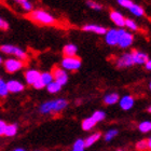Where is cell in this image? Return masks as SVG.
I'll return each instance as SVG.
<instances>
[{
    "label": "cell",
    "mask_w": 151,
    "mask_h": 151,
    "mask_svg": "<svg viewBox=\"0 0 151 151\" xmlns=\"http://www.w3.org/2000/svg\"><path fill=\"white\" fill-rule=\"evenodd\" d=\"M13 151H26L25 149H23V148H16V149H14Z\"/></svg>",
    "instance_id": "obj_38"
},
{
    "label": "cell",
    "mask_w": 151,
    "mask_h": 151,
    "mask_svg": "<svg viewBox=\"0 0 151 151\" xmlns=\"http://www.w3.org/2000/svg\"><path fill=\"white\" fill-rule=\"evenodd\" d=\"M68 106V101L64 98L55 99V101H45L40 106V112L43 114H49V113H58Z\"/></svg>",
    "instance_id": "obj_1"
},
{
    "label": "cell",
    "mask_w": 151,
    "mask_h": 151,
    "mask_svg": "<svg viewBox=\"0 0 151 151\" xmlns=\"http://www.w3.org/2000/svg\"><path fill=\"white\" fill-rule=\"evenodd\" d=\"M86 4H88L91 9H94V10H101V6L99 4V3L97 2H94V1H91V0H88V2H86Z\"/></svg>",
    "instance_id": "obj_32"
},
{
    "label": "cell",
    "mask_w": 151,
    "mask_h": 151,
    "mask_svg": "<svg viewBox=\"0 0 151 151\" xmlns=\"http://www.w3.org/2000/svg\"><path fill=\"white\" fill-rule=\"evenodd\" d=\"M118 151H124V150H122V149H119V150H118Z\"/></svg>",
    "instance_id": "obj_41"
},
{
    "label": "cell",
    "mask_w": 151,
    "mask_h": 151,
    "mask_svg": "<svg viewBox=\"0 0 151 151\" xmlns=\"http://www.w3.org/2000/svg\"><path fill=\"white\" fill-rule=\"evenodd\" d=\"M151 147V139H144L136 144V149L138 151H148Z\"/></svg>",
    "instance_id": "obj_18"
},
{
    "label": "cell",
    "mask_w": 151,
    "mask_h": 151,
    "mask_svg": "<svg viewBox=\"0 0 151 151\" xmlns=\"http://www.w3.org/2000/svg\"><path fill=\"white\" fill-rule=\"evenodd\" d=\"M2 63V58H1V56H0V64Z\"/></svg>",
    "instance_id": "obj_40"
},
{
    "label": "cell",
    "mask_w": 151,
    "mask_h": 151,
    "mask_svg": "<svg viewBox=\"0 0 151 151\" xmlns=\"http://www.w3.org/2000/svg\"><path fill=\"white\" fill-rule=\"evenodd\" d=\"M77 51H78V47H76L75 44L70 43V44H66L63 49V53L65 55V57H73L76 56L77 54Z\"/></svg>",
    "instance_id": "obj_16"
},
{
    "label": "cell",
    "mask_w": 151,
    "mask_h": 151,
    "mask_svg": "<svg viewBox=\"0 0 151 151\" xmlns=\"http://www.w3.org/2000/svg\"><path fill=\"white\" fill-rule=\"evenodd\" d=\"M15 1H16V2H17V3H21V4H22V3L24 2L25 0H15Z\"/></svg>",
    "instance_id": "obj_39"
},
{
    "label": "cell",
    "mask_w": 151,
    "mask_h": 151,
    "mask_svg": "<svg viewBox=\"0 0 151 151\" xmlns=\"http://www.w3.org/2000/svg\"><path fill=\"white\" fill-rule=\"evenodd\" d=\"M120 99L119 95L116 94V93H110V94L106 95L104 97V103L106 105H113L118 103Z\"/></svg>",
    "instance_id": "obj_21"
},
{
    "label": "cell",
    "mask_w": 151,
    "mask_h": 151,
    "mask_svg": "<svg viewBox=\"0 0 151 151\" xmlns=\"http://www.w3.org/2000/svg\"><path fill=\"white\" fill-rule=\"evenodd\" d=\"M138 129L142 133H148L151 129V122L150 121H144L138 125Z\"/></svg>",
    "instance_id": "obj_27"
},
{
    "label": "cell",
    "mask_w": 151,
    "mask_h": 151,
    "mask_svg": "<svg viewBox=\"0 0 151 151\" xmlns=\"http://www.w3.org/2000/svg\"><path fill=\"white\" fill-rule=\"evenodd\" d=\"M40 75L41 73L38 71V70L35 69H30V70H27L25 73V79H26V82L28 83V84H34L37 80H39L40 78Z\"/></svg>",
    "instance_id": "obj_13"
},
{
    "label": "cell",
    "mask_w": 151,
    "mask_h": 151,
    "mask_svg": "<svg viewBox=\"0 0 151 151\" xmlns=\"http://www.w3.org/2000/svg\"><path fill=\"white\" fill-rule=\"evenodd\" d=\"M0 51L6 54H12L14 56L19 57V60H27L28 55L26 54L25 51H23L22 49L15 47V45H11V44H3L0 47Z\"/></svg>",
    "instance_id": "obj_3"
},
{
    "label": "cell",
    "mask_w": 151,
    "mask_h": 151,
    "mask_svg": "<svg viewBox=\"0 0 151 151\" xmlns=\"http://www.w3.org/2000/svg\"><path fill=\"white\" fill-rule=\"evenodd\" d=\"M118 3L120 6H123V8H126V9H129L131 6H133V1L132 0H118Z\"/></svg>",
    "instance_id": "obj_31"
},
{
    "label": "cell",
    "mask_w": 151,
    "mask_h": 151,
    "mask_svg": "<svg viewBox=\"0 0 151 151\" xmlns=\"http://www.w3.org/2000/svg\"><path fill=\"white\" fill-rule=\"evenodd\" d=\"M134 106V97L131 95H125L120 99V107L123 110H129Z\"/></svg>",
    "instance_id": "obj_12"
},
{
    "label": "cell",
    "mask_w": 151,
    "mask_h": 151,
    "mask_svg": "<svg viewBox=\"0 0 151 151\" xmlns=\"http://www.w3.org/2000/svg\"><path fill=\"white\" fill-rule=\"evenodd\" d=\"M118 135V131L116 129H110V131H108L104 136V139L106 142H110L111 139L114 138L116 136Z\"/></svg>",
    "instance_id": "obj_30"
},
{
    "label": "cell",
    "mask_w": 151,
    "mask_h": 151,
    "mask_svg": "<svg viewBox=\"0 0 151 151\" xmlns=\"http://www.w3.org/2000/svg\"><path fill=\"white\" fill-rule=\"evenodd\" d=\"M6 123L2 120H0V136H3L4 134V129H6Z\"/></svg>",
    "instance_id": "obj_36"
},
{
    "label": "cell",
    "mask_w": 151,
    "mask_h": 151,
    "mask_svg": "<svg viewBox=\"0 0 151 151\" xmlns=\"http://www.w3.org/2000/svg\"><path fill=\"white\" fill-rule=\"evenodd\" d=\"M132 55V58H133V63L134 64H138V65H142V64H145L147 60H149L148 58V55L146 53H142V52H139L137 50H134L131 53Z\"/></svg>",
    "instance_id": "obj_9"
},
{
    "label": "cell",
    "mask_w": 151,
    "mask_h": 151,
    "mask_svg": "<svg viewBox=\"0 0 151 151\" xmlns=\"http://www.w3.org/2000/svg\"><path fill=\"white\" fill-rule=\"evenodd\" d=\"M6 88H8V92L19 93V92H22L25 86H24L23 83H21L17 80H11V81L6 82Z\"/></svg>",
    "instance_id": "obj_11"
},
{
    "label": "cell",
    "mask_w": 151,
    "mask_h": 151,
    "mask_svg": "<svg viewBox=\"0 0 151 151\" xmlns=\"http://www.w3.org/2000/svg\"><path fill=\"white\" fill-rule=\"evenodd\" d=\"M62 66L67 70H78L81 67V60L77 56L73 57H64L62 60Z\"/></svg>",
    "instance_id": "obj_5"
},
{
    "label": "cell",
    "mask_w": 151,
    "mask_h": 151,
    "mask_svg": "<svg viewBox=\"0 0 151 151\" xmlns=\"http://www.w3.org/2000/svg\"><path fill=\"white\" fill-rule=\"evenodd\" d=\"M119 38H118V45L122 49H126L132 45L133 41H134V37L132 34H129V32H126L124 29H119Z\"/></svg>",
    "instance_id": "obj_4"
},
{
    "label": "cell",
    "mask_w": 151,
    "mask_h": 151,
    "mask_svg": "<svg viewBox=\"0 0 151 151\" xmlns=\"http://www.w3.org/2000/svg\"><path fill=\"white\" fill-rule=\"evenodd\" d=\"M47 92H49V93H51V94H54V93H57V92L60 91L62 85H60L58 83H56L55 81H52L50 84L47 85Z\"/></svg>",
    "instance_id": "obj_22"
},
{
    "label": "cell",
    "mask_w": 151,
    "mask_h": 151,
    "mask_svg": "<svg viewBox=\"0 0 151 151\" xmlns=\"http://www.w3.org/2000/svg\"><path fill=\"white\" fill-rule=\"evenodd\" d=\"M129 10L136 16H142L145 14V11H144V9H142V6H138V4H135V3H133V6L129 8Z\"/></svg>",
    "instance_id": "obj_23"
},
{
    "label": "cell",
    "mask_w": 151,
    "mask_h": 151,
    "mask_svg": "<svg viewBox=\"0 0 151 151\" xmlns=\"http://www.w3.org/2000/svg\"><path fill=\"white\" fill-rule=\"evenodd\" d=\"M29 19H32L34 22L40 23L43 25H52L56 22L54 16H52L50 13L45 12L43 10H35L29 14Z\"/></svg>",
    "instance_id": "obj_2"
},
{
    "label": "cell",
    "mask_w": 151,
    "mask_h": 151,
    "mask_svg": "<svg viewBox=\"0 0 151 151\" xmlns=\"http://www.w3.org/2000/svg\"><path fill=\"white\" fill-rule=\"evenodd\" d=\"M92 118L94 119V121L96 123L101 122V121H103V120L106 118V113H105L104 111H101V110H97V111H95V112L93 113Z\"/></svg>",
    "instance_id": "obj_26"
},
{
    "label": "cell",
    "mask_w": 151,
    "mask_h": 151,
    "mask_svg": "<svg viewBox=\"0 0 151 151\" xmlns=\"http://www.w3.org/2000/svg\"><path fill=\"white\" fill-rule=\"evenodd\" d=\"M83 30L84 32H93L95 34H97V35H105L106 32H107V29L103 27V26H99V25H84L83 26Z\"/></svg>",
    "instance_id": "obj_15"
},
{
    "label": "cell",
    "mask_w": 151,
    "mask_h": 151,
    "mask_svg": "<svg viewBox=\"0 0 151 151\" xmlns=\"http://www.w3.org/2000/svg\"><path fill=\"white\" fill-rule=\"evenodd\" d=\"M101 132L94 133V134H92L91 136H88L85 140H83V142H84L85 148H86V147H91V146H93L95 142L99 140V138H101Z\"/></svg>",
    "instance_id": "obj_17"
},
{
    "label": "cell",
    "mask_w": 151,
    "mask_h": 151,
    "mask_svg": "<svg viewBox=\"0 0 151 151\" xmlns=\"http://www.w3.org/2000/svg\"><path fill=\"white\" fill-rule=\"evenodd\" d=\"M52 77H53L54 81L62 86L68 82V75L65 70L60 68V67H54L52 70Z\"/></svg>",
    "instance_id": "obj_6"
},
{
    "label": "cell",
    "mask_w": 151,
    "mask_h": 151,
    "mask_svg": "<svg viewBox=\"0 0 151 151\" xmlns=\"http://www.w3.org/2000/svg\"><path fill=\"white\" fill-rule=\"evenodd\" d=\"M110 19L116 26H119V27H123V26H124V21H125V19H124V16L120 12H118V11H114V10L111 11Z\"/></svg>",
    "instance_id": "obj_14"
},
{
    "label": "cell",
    "mask_w": 151,
    "mask_h": 151,
    "mask_svg": "<svg viewBox=\"0 0 151 151\" xmlns=\"http://www.w3.org/2000/svg\"><path fill=\"white\" fill-rule=\"evenodd\" d=\"M32 86H34V88H35L36 90H41V88H43L44 86H45V85H44L43 83H42V81H41L40 78H39V80H37V81H36L35 83L32 84Z\"/></svg>",
    "instance_id": "obj_35"
},
{
    "label": "cell",
    "mask_w": 151,
    "mask_h": 151,
    "mask_svg": "<svg viewBox=\"0 0 151 151\" xmlns=\"http://www.w3.org/2000/svg\"><path fill=\"white\" fill-rule=\"evenodd\" d=\"M124 26H126L129 29H131V30H134V32H136V30L138 29V26H137V24H136V23L131 19H125V21H124Z\"/></svg>",
    "instance_id": "obj_28"
},
{
    "label": "cell",
    "mask_w": 151,
    "mask_h": 151,
    "mask_svg": "<svg viewBox=\"0 0 151 151\" xmlns=\"http://www.w3.org/2000/svg\"><path fill=\"white\" fill-rule=\"evenodd\" d=\"M145 66H146V69H147V70H150L151 69V60H148L147 62H146Z\"/></svg>",
    "instance_id": "obj_37"
},
{
    "label": "cell",
    "mask_w": 151,
    "mask_h": 151,
    "mask_svg": "<svg viewBox=\"0 0 151 151\" xmlns=\"http://www.w3.org/2000/svg\"><path fill=\"white\" fill-rule=\"evenodd\" d=\"M95 125H96V122H95L94 119H93L92 116L86 118V119H84L82 121V129H83V131H90V129H93Z\"/></svg>",
    "instance_id": "obj_20"
},
{
    "label": "cell",
    "mask_w": 151,
    "mask_h": 151,
    "mask_svg": "<svg viewBox=\"0 0 151 151\" xmlns=\"http://www.w3.org/2000/svg\"><path fill=\"white\" fill-rule=\"evenodd\" d=\"M106 42L109 45H116L118 44V38H119V32L118 29H109L106 32Z\"/></svg>",
    "instance_id": "obj_10"
},
{
    "label": "cell",
    "mask_w": 151,
    "mask_h": 151,
    "mask_svg": "<svg viewBox=\"0 0 151 151\" xmlns=\"http://www.w3.org/2000/svg\"><path fill=\"white\" fill-rule=\"evenodd\" d=\"M0 29L1 30H8L9 29V24L6 21H4L3 19L0 17Z\"/></svg>",
    "instance_id": "obj_34"
},
{
    "label": "cell",
    "mask_w": 151,
    "mask_h": 151,
    "mask_svg": "<svg viewBox=\"0 0 151 151\" xmlns=\"http://www.w3.org/2000/svg\"><path fill=\"white\" fill-rule=\"evenodd\" d=\"M40 80L42 81L44 85L50 84L51 82L53 81V77H52V73H43L40 75Z\"/></svg>",
    "instance_id": "obj_24"
},
{
    "label": "cell",
    "mask_w": 151,
    "mask_h": 151,
    "mask_svg": "<svg viewBox=\"0 0 151 151\" xmlns=\"http://www.w3.org/2000/svg\"><path fill=\"white\" fill-rule=\"evenodd\" d=\"M24 62L19 60H14V58H9L4 62V69L6 70V73H14L16 71H19V69H22L24 67Z\"/></svg>",
    "instance_id": "obj_7"
},
{
    "label": "cell",
    "mask_w": 151,
    "mask_h": 151,
    "mask_svg": "<svg viewBox=\"0 0 151 151\" xmlns=\"http://www.w3.org/2000/svg\"><path fill=\"white\" fill-rule=\"evenodd\" d=\"M21 6H22L23 9L26 10V11H30V10L32 9V4L29 2L28 0H25V1H24V2H23Z\"/></svg>",
    "instance_id": "obj_33"
},
{
    "label": "cell",
    "mask_w": 151,
    "mask_h": 151,
    "mask_svg": "<svg viewBox=\"0 0 151 151\" xmlns=\"http://www.w3.org/2000/svg\"><path fill=\"white\" fill-rule=\"evenodd\" d=\"M8 88H6V82H4L0 78V97H6L8 95Z\"/></svg>",
    "instance_id": "obj_29"
},
{
    "label": "cell",
    "mask_w": 151,
    "mask_h": 151,
    "mask_svg": "<svg viewBox=\"0 0 151 151\" xmlns=\"http://www.w3.org/2000/svg\"><path fill=\"white\" fill-rule=\"evenodd\" d=\"M85 146L83 139H77L73 146V150L71 151H84Z\"/></svg>",
    "instance_id": "obj_25"
},
{
    "label": "cell",
    "mask_w": 151,
    "mask_h": 151,
    "mask_svg": "<svg viewBox=\"0 0 151 151\" xmlns=\"http://www.w3.org/2000/svg\"><path fill=\"white\" fill-rule=\"evenodd\" d=\"M16 133H17V125H15V124H6L3 135L6 136V137H13V136L16 135Z\"/></svg>",
    "instance_id": "obj_19"
},
{
    "label": "cell",
    "mask_w": 151,
    "mask_h": 151,
    "mask_svg": "<svg viewBox=\"0 0 151 151\" xmlns=\"http://www.w3.org/2000/svg\"><path fill=\"white\" fill-rule=\"evenodd\" d=\"M133 65H134V63H133V58L131 53L123 54L122 56L116 60V66L119 67V68H126V67H131Z\"/></svg>",
    "instance_id": "obj_8"
}]
</instances>
